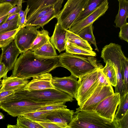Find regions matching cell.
Listing matches in <instances>:
<instances>
[{"mask_svg": "<svg viewBox=\"0 0 128 128\" xmlns=\"http://www.w3.org/2000/svg\"><path fill=\"white\" fill-rule=\"evenodd\" d=\"M62 67L78 78L103 67L98 63L96 56L75 54L66 52L59 55Z\"/></svg>", "mask_w": 128, "mask_h": 128, "instance_id": "cell-2", "label": "cell"}, {"mask_svg": "<svg viewBox=\"0 0 128 128\" xmlns=\"http://www.w3.org/2000/svg\"><path fill=\"white\" fill-rule=\"evenodd\" d=\"M50 39L48 32L46 30H42L40 31L31 45L30 50L32 51H34L50 41Z\"/></svg>", "mask_w": 128, "mask_h": 128, "instance_id": "cell-25", "label": "cell"}, {"mask_svg": "<svg viewBox=\"0 0 128 128\" xmlns=\"http://www.w3.org/2000/svg\"><path fill=\"white\" fill-rule=\"evenodd\" d=\"M14 7L9 3H0V18L5 16Z\"/></svg>", "mask_w": 128, "mask_h": 128, "instance_id": "cell-41", "label": "cell"}, {"mask_svg": "<svg viewBox=\"0 0 128 128\" xmlns=\"http://www.w3.org/2000/svg\"><path fill=\"white\" fill-rule=\"evenodd\" d=\"M4 118V116L1 112H0V120L3 119Z\"/></svg>", "mask_w": 128, "mask_h": 128, "instance_id": "cell-49", "label": "cell"}, {"mask_svg": "<svg viewBox=\"0 0 128 128\" xmlns=\"http://www.w3.org/2000/svg\"><path fill=\"white\" fill-rule=\"evenodd\" d=\"M68 128H116L114 121L105 118L94 110L76 109Z\"/></svg>", "mask_w": 128, "mask_h": 128, "instance_id": "cell-4", "label": "cell"}, {"mask_svg": "<svg viewBox=\"0 0 128 128\" xmlns=\"http://www.w3.org/2000/svg\"><path fill=\"white\" fill-rule=\"evenodd\" d=\"M74 112V110L66 108H61L50 112L46 118L51 122L68 126L72 119Z\"/></svg>", "mask_w": 128, "mask_h": 128, "instance_id": "cell-16", "label": "cell"}, {"mask_svg": "<svg viewBox=\"0 0 128 128\" xmlns=\"http://www.w3.org/2000/svg\"><path fill=\"white\" fill-rule=\"evenodd\" d=\"M28 9V6H27L26 7L24 11V16L21 18L18 19V27L22 28L25 26L24 25L26 22V17Z\"/></svg>", "mask_w": 128, "mask_h": 128, "instance_id": "cell-42", "label": "cell"}, {"mask_svg": "<svg viewBox=\"0 0 128 128\" xmlns=\"http://www.w3.org/2000/svg\"><path fill=\"white\" fill-rule=\"evenodd\" d=\"M120 28L119 37L121 39L128 42V23L127 22Z\"/></svg>", "mask_w": 128, "mask_h": 128, "instance_id": "cell-40", "label": "cell"}, {"mask_svg": "<svg viewBox=\"0 0 128 128\" xmlns=\"http://www.w3.org/2000/svg\"><path fill=\"white\" fill-rule=\"evenodd\" d=\"M102 68H100L98 69V84L102 86L110 85L111 84L102 72Z\"/></svg>", "mask_w": 128, "mask_h": 128, "instance_id": "cell-39", "label": "cell"}, {"mask_svg": "<svg viewBox=\"0 0 128 128\" xmlns=\"http://www.w3.org/2000/svg\"><path fill=\"white\" fill-rule=\"evenodd\" d=\"M67 30L63 28L57 22L55 25L53 34L50 38V42L60 52L65 50Z\"/></svg>", "mask_w": 128, "mask_h": 128, "instance_id": "cell-17", "label": "cell"}, {"mask_svg": "<svg viewBox=\"0 0 128 128\" xmlns=\"http://www.w3.org/2000/svg\"><path fill=\"white\" fill-rule=\"evenodd\" d=\"M56 102H38L32 101L25 98L19 89L16 90L12 98L0 104V108L11 116L16 117L36 111L41 107Z\"/></svg>", "mask_w": 128, "mask_h": 128, "instance_id": "cell-3", "label": "cell"}, {"mask_svg": "<svg viewBox=\"0 0 128 128\" xmlns=\"http://www.w3.org/2000/svg\"><path fill=\"white\" fill-rule=\"evenodd\" d=\"M18 13H16L14 14L9 16H8L7 18L5 19L3 22L10 21L14 19L18 16Z\"/></svg>", "mask_w": 128, "mask_h": 128, "instance_id": "cell-46", "label": "cell"}, {"mask_svg": "<svg viewBox=\"0 0 128 128\" xmlns=\"http://www.w3.org/2000/svg\"><path fill=\"white\" fill-rule=\"evenodd\" d=\"M58 15L54 10L34 21L29 25L38 26L43 28L44 26L52 19L56 17Z\"/></svg>", "mask_w": 128, "mask_h": 128, "instance_id": "cell-31", "label": "cell"}, {"mask_svg": "<svg viewBox=\"0 0 128 128\" xmlns=\"http://www.w3.org/2000/svg\"><path fill=\"white\" fill-rule=\"evenodd\" d=\"M114 93L111 85L105 86L98 85L91 96L78 108L84 110H93L101 101Z\"/></svg>", "mask_w": 128, "mask_h": 128, "instance_id": "cell-10", "label": "cell"}, {"mask_svg": "<svg viewBox=\"0 0 128 128\" xmlns=\"http://www.w3.org/2000/svg\"><path fill=\"white\" fill-rule=\"evenodd\" d=\"M7 127L8 128H17L16 125H11L8 124L7 125Z\"/></svg>", "mask_w": 128, "mask_h": 128, "instance_id": "cell-48", "label": "cell"}, {"mask_svg": "<svg viewBox=\"0 0 128 128\" xmlns=\"http://www.w3.org/2000/svg\"><path fill=\"white\" fill-rule=\"evenodd\" d=\"M39 124L44 128H68V125L53 122H35Z\"/></svg>", "mask_w": 128, "mask_h": 128, "instance_id": "cell-36", "label": "cell"}, {"mask_svg": "<svg viewBox=\"0 0 128 128\" xmlns=\"http://www.w3.org/2000/svg\"><path fill=\"white\" fill-rule=\"evenodd\" d=\"M1 48L0 62L4 64L9 72L13 69L17 57L21 52L14 40L8 46Z\"/></svg>", "mask_w": 128, "mask_h": 128, "instance_id": "cell-14", "label": "cell"}, {"mask_svg": "<svg viewBox=\"0 0 128 128\" xmlns=\"http://www.w3.org/2000/svg\"><path fill=\"white\" fill-rule=\"evenodd\" d=\"M21 28L18 27L15 30L0 33V48L8 46L14 40L16 34Z\"/></svg>", "mask_w": 128, "mask_h": 128, "instance_id": "cell-30", "label": "cell"}, {"mask_svg": "<svg viewBox=\"0 0 128 128\" xmlns=\"http://www.w3.org/2000/svg\"><path fill=\"white\" fill-rule=\"evenodd\" d=\"M33 52L36 55L45 57H52L58 56L54 47L50 41Z\"/></svg>", "mask_w": 128, "mask_h": 128, "instance_id": "cell-23", "label": "cell"}, {"mask_svg": "<svg viewBox=\"0 0 128 128\" xmlns=\"http://www.w3.org/2000/svg\"><path fill=\"white\" fill-rule=\"evenodd\" d=\"M19 11V9L18 6H15L11 9L9 12L5 15L9 16L12 14L18 13Z\"/></svg>", "mask_w": 128, "mask_h": 128, "instance_id": "cell-44", "label": "cell"}, {"mask_svg": "<svg viewBox=\"0 0 128 128\" xmlns=\"http://www.w3.org/2000/svg\"><path fill=\"white\" fill-rule=\"evenodd\" d=\"M8 72V69L2 63L0 62V81L1 78L7 77V74Z\"/></svg>", "mask_w": 128, "mask_h": 128, "instance_id": "cell-43", "label": "cell"}, {"mask_svg": "<svg viewBox=\"0 0 128 128\" xmlns=\"http://www.w3.org/2000/svg\"><path fill=\"white\" fill-rule=\"evenodd\" d=\"M66 42L74 45L90 50H92V48L88 42L68 30L66 34Z\"/></svg>", "mask_w": 128, "mask_h": 128, "instance_id": "cell-20", "label": "cell"}, {"mask_svg": "<svg viewBox=\"0 0 128 128\" xmlns=\"http://www.w3.org/2000/svg\"><path fill=\"white\" fill-rule=\"evenodd\" d=\"M15 92L14 90L0 91V104L12 98Z\"/></svg>", "mask_w": 128, "mask_h": 128, "instance_id": "cell-37", "label": "cell"}, {"mask_svg": "<svg viewBox=\"0 0 128 128\" xmlns=\"http://www.w3.org/2000/svg\"><path fill=\"white\" fill-rule=\"evenodd\" d=\"M18 15L13 20L0 25V33L12 31L18 28Z\"/></svg>", "mask_w": 128, "mask_h": 128, "instance_id": "cell-34", "label": "cell"}, {"mask_svg": "<svg viewBox=\"0 0 128 128\" xmlns=\"http://www.w3.org/2000/svg\"><path fill=\"white\" fill-rule=\"evenodd\" d=\"M119 9L114 23L117 27L120 28L126 23L128 16V1L127 0H118Z\"/></svg>", "mask_w": 128, "mask_h": 128, "instance_id": "cell-19", "label": "cell"}, {"mask_svg": "<svg viewBox=\"0 0 128 128\" xmlns=\"http://www.w3.org/2000/svg\"><path fill=\"white\" fill-rule=\"evenodd\" d=\"M64 0H28L26 2L29 9L27 18L38 12L47 6L54 5V10L59 13Z\"/></svg>", "mask_w": 128, "mask_h": 128, "instance_id": "cell-15", "label": "cell"}, {"mask_svg": "<svg viewBox=\"0 0 128 128\" xmlns=\"http://www.w3.org/2000/svg\"><path fill=\"white\" fill-rule=\"evenodd\" d=\"M106 64L102 71L111 85L114 87L116 85V72L111 62L109 60H103Z\"/></svg>", "mask_w": 128, "mask_h": 128, "instance_id": "cell-22", "label": "cell"}, {"mask_svg": "<svg viewBox=\"0 0 128 128\" xmlns=\"http://www.w3.org/2000/svg\"><path fill=\"white\" fill-rule=\"evenodd\" d=\"M78 78L71 74L69 76L52 77V83L56 89L76 98L79 87Z\"/></svg>", "mask_w": 128, "mask_h": 128, "instance_id": "cell-11", "label": "cell"}, {"mask_svg": "<svg viewBox=\"0 0 128 128\" xmlns=\"http://www.w3.org/2000/svg\"><path fill=\"white\" fill-rule=\"evenodd\" d=\"M52 111L47 110L36 111L22 115L34 122H50L46 118V116Z\"/></svg>", "mask_w": 128, "mask_h": 128, "instance_id": "cell-29", "label": "cell"}, {"mask_svg": "<svg viewBox=\"0 0 128 128\" xmlns=\"http://www.w3.org/2000/svg\"><path fill=\"white\" fill-rule=\"evenodd\" d=\"M0 60H1V55H0Z\"/></svg>", "mask_w": 128, "mask_h": 128, "instance_id": "cell-50", "label": "cell"}, {"mask_svg": "<svg viewBox=\"0 0 128 128\" xmlns=\"http://www.w3.org/2000/svg\"><path fill=\"white\" fill-rule=\"evenodd\" d=\"M19 90L25 98L36 102H72L74 100L69 95L56 89L30 91L24 90L22 88Z\"/></svg>", "mask_w": 128, "mask_h": 128, "instance_id": "cell-5", "label": "cell"}, {"mask_svg": "<svg viewBox=\"0 0 128 128\" xmlns=\"http://www.w3.org/2000/svg\"><path fill=\"white\" fill-rule=\"evenodd\" d=\"M108 0H88L87 5L73 24L85 18L104 2Z\"/></svg>", "mask_w": 128, "mask_h": 128, "instance_id": "cell-21", "label": "cell"}, {"mask_svg": "<svg viewBox=\"0 0 128 128\" xmlns=\"http://www.w3.org/2000/svg\"><path fill=\"white\" fill-rule=\"evenodd\" d=\"M122 74L124 94L128 92V58L124 54L121 59Z\"/></svg>", "mask_w": 128, "mask_h": 128, "instance_id": "cell-32", "label": "cell"}, {"mask_svg": "<svg viewBox=\"0 0 128 128\" xmlns=\"http://www.w3.org/2000/svg\"><path fill=\"white\" fill-rule=\"evenodd\" d=\"M99 68L78 78L79 87L76 99L79 106L86 101L98 86Z\"/></svg>", "mask_w": 128, "mask_h": 128, "instance_id": "cell-7", "label": "cell"}, {"mask_svg": "<svg viewBox=\"0 0 128 128\" xmlns=\"http://www.w3.org/2000/svg\"><path fill=\"white\" fill-rule=\"evenodd\" d=\"M52 76L48 73L42 74L33 77L32 79L22 88L28 91L48 89H56L52 83Z\"/></svg>", "mask_w": 128, "mask_h": 128, "instance_id": "cell-13", "label": "cell"}, {"mask_svg": "<svg viewBox=\"0 0 128 128\" xmlns=\"http://www.w3.org/2000/svg\"><path fill=\"white\" fill-rule=\"evenodd\" d=\"M108 8V1H107L85 18L73 24L68 30L78 34L81 30L91 24H93L95 21L104 14Z\"/></svg>", "mask_w": 128, "mask_h": 128, "instance_id": "cell-12", "label": "cell"}, {"mask_svg": "<svg viewBox=\"0 0 128 128\" xmlns=\"http://www.w3.org/2000/svg\"><path fill=\"white\" fill-rule=\"evenodd\" d=\"M19 0H0V3L7 2L10 4L14 6L17 5Z\"/></svg>", "mask_w": 128, "mask_h": 128, "instance_id": "cell-45", "label": "cell"}, {"mask_svg": "<svg viewBox=\"0 0 128 128\" xmlns=\"http://www.w3.org/2000/svg\"><path fill=\"white\" fill-rule=\"evenodd\" d=\"M88 0H68L56 18L57 22L68 30L86 7Z\"/></svg>", "mask_w": 128, "mask_h": 128, "instance_id": "cell-6", "label": "cell"}, {"mask_svg": "<svg viewBox=\"0 0 128 128\" xmlns=\"http://www.w3.org/2000/svg\"><path fill=\"white\" fill-rule=\"evenodd\" d=\"M114 121L116 124V128H128V112L118 120Z\"/></svg>", "mask_w": 128, "mask_h": 128, "instance_id": "cell-38", "label": "cell"}, {"mask_svg": "<svg viewBox=\"0 0 128 128\" xmlns=\"http://www.w3.org/2000/svg\"><path fill=\"white\" fill-rule=\"evenodd\" d=\"M92 24H91L83 28L78 32V35L84 40L93 44L96 50L98 52L95 38L93 34Z\"/></svg>", "mask_w": 128, "mask_h": 128, "instance_id": "cell-26", "label": "cell"}, {"mask_svg": "<svg viewBox=\"0 0 128 128\" xmlns=\"http://www.w3.org/2000/svg\"><path fill=\"white\" fill-rule=\"evenodd\" d=\"M65 102H60L47 105L37 110L36 111L47 110L53 111L64 108H66L67 106L65 105Z\"/></svg>", "mask_w": 128, "mask_h": 128, "instance_id": "cell-35", "label": "cell"}, {"mask_svg": "<svg viewBox=\"0 0 128 128\" xmlns=\"http://www.w3.org/2000/svg\"></svg>", "mask_w": 128, "mask_h": 128, "instance_id": "cell-52", "label": "cell"}, {"mask_svg": "<svg viewBox=\"0 0 128 128\" xmlns=\"http://www.w3.org/2000/svg\"><path fill=\"white\" fill-rule=\"evenodd\" d=\"M29 81L27 79L17 77H7L2 81L0 91L10 90L16 91L24 86Z\"/></svg>", "mask_w": 128, "mask_h": 128, "instance_id": "cell-18", "label": "cell"}, {"mask_svg": "<svg viewBox=\"0 0 128 128\" xmlns=\"http://www.w3.org/2000/svg\"><path fill=\"white\" fill-rule=\"evenodd\" d=\"M120 100V93L114 92L101 101L93 110L101 116L113 121Z\"/></svg>", "mask_w": 128, "mask_h": 128, "instance_id": "cell-9", "label": "cell"}, {"mask_svg": "<svg viewBox=\"0 0 128 128\" xmlns=\"http://www.w3.org/2000/svg\"><path fill=\"white\" fill-rule=\"evenodd\" d=\"M118 107L114 115V120L118 121L128 112V92L120 97Z\"/></svg>", "mask_w": 128, "mask_h": 128, "instance_id": "cell-24", "label": "cell"}, {"mask_svg": "<svg viewBox=\"0 0 128 128\" xmlns=\"http://www.w3.org/2000/svg\"><path fill=\"white\" fill-rule=\"evenodd\" d=\"M1 87V84H0V88Z\"/></svg>", "mask_w": 128, "mask_h": 128, "instance_id": "cell-51", "label": "cell"}, {"mask_svg": "<svg viewBox=\"0 0 128 128\" xmlns=\"http://www.w3.org/2000/svg\"><path fill=\"white\" fill-rule=\"evenodd\" d=\"M16 125L17 128H44L39 124L23 115L18 116Z\"/></svg>", "mask_w": 128, "mask_h": 128, "instance_id": "cell-28", "label": "cell"}, {"mask_svg": "<svg viewBox=\"0 0 128 128\" xmlns=\"http://www.w3.org/2000/svg\"><path fill=\"white\" fill-rule=\"evenodd\" d=\"M8 16H4L0 18V25L2 24L5 20L7 18Z\"/></svg>", "mask_w": 128, "mask_h": 128, "instance_id": "cell-47", "label": "cell"}, {"mask_svg": "<svg viewBox=\"0 0 128 128\" xmlns=\"http://www.w3.org/2000/svg\"><path fill=\"white\" fill-rule=\"evenodd\" d=\"M40 27L26 26L22 27L17 32L14 40L21 53L30 49L31 45L40 32L38 30Z\"/></svg>", "mask_w": 128, "mask_h": 128, "instance_id": "cell-8", "label": "cell"}, {"mask_svg": "<svg viewBox=\"0 0 128 128\" xmlns=\"http://www.w3.org/2000/svg\"><path fill=\"white\" fill-rule=\"evenodd\" d=\"M66 52L71 54L96 56V52L93 50H88L66 42L65 47Z\"/></svg>", "mask_w": 128, "mask_h": 128, "instance_id": "cell-27", "label": "cell"}, {"mask_svg": "<svg viewBox=\"0 0 128 128\" xmlns=\"http://www.w3.org/2000/svg\"><path fill=\"white\" fill-rule=\"evenodd\" d=\"M54 10V5L47 6L42 9L38 12L26 18V22L24 26L29 25L32 23L42 16Z\"/></svg>", "mask_w": 128, "mask_h": 128, "instance_id": "cell-33", "label": "cell"}, {"mask_svg": "<svg viewBox=\"0 0 128 128\" xmlns=\"http://www.w3.org/2000/svg\"><path fill=\"white\" fill-rule=\"evenodd\" d=\"M21 54L16 60L11 76L28 79L62 67L59 55L52 57L40 56L30 50Z\"/></svg>", "mask_w": 128, "mask_h": 128, "instance_id": "cell-1", "label": "cell"}]
</instances>
